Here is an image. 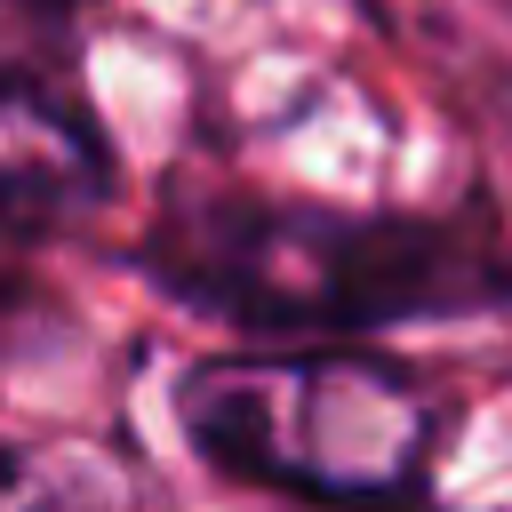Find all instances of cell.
Returning a JSON list of instances; mask_svg holds the SVG:
<instances>
[{"label": "cell", "instance_id": "obj_1", "mask_svg": "<svg viewBox=\"0 0 512 512\" xmlns=\"http://www.w3.org/2000/svg\"><path fill=\"white\" fill-rule=\"evenodd\" d=\"M152 256L176 296L240 328H392L512 296V264L472 224L344 216L312 200H216Z\"/></svg>", "mask_w": 512, "mask_h": 512}, {"label": "cell", "instance_id": "obj_2", "mask_svg": "<svg viewBox=\"0 0 512 512\" xmlns=\"http://www.w3.org/2000/svg\"><path fill=\"white\" fill-rule=\"evenodd\" d=\"M184 440L264 488L384 504L424 480L432 408L424 392L360 352H224L176 384Z\"/></svg>", "mask_w": 512, "mask_h": 512}, {"label": "cell", "instance_id": "obj_3", "mask_svg": "<svg viewBox=\"0 0 512 512\" xmlns=\"http://www.w3.org/2000/svg\"><path fill=\"white\" fill-rule=\"evenodd\" d=\"M112 200L104 128L48 88V72H0V216L8 224H88Z\"/></svg>", "mask_w": 512, "mask_h": 512}, {"label": "cell", "instance_id": "obj_4", "mask_svg": "<svg viewBox=\"0 0 512 512\" xmlns=\"http://www.w3.org/2000/svg\"><path fill=\"white\" fill-rule=\"evenodd\" d=\"M80 0H0V72H40L64 56Z\"/></svg>", "mask_w": 512, "mask_h": 512}, {"label": "cell", "instance_id": "obj_5", "mask_svg": "<svg viewBox=\"0 0 512 512\" xmlns=\"http://www.w3.org/2000/svg\"><path fill=\"white\" fill-rule=\"evenodd\" d=\"M0 512H72V496L24 448H0Z\"/></svg>", "mask_w": 512, "mask_h": 512}]
</instances>
